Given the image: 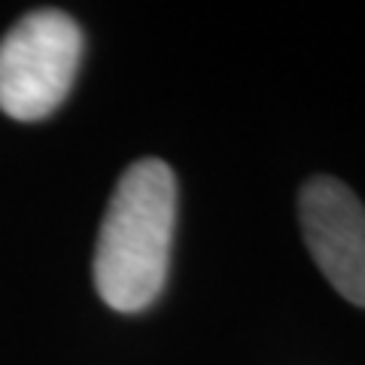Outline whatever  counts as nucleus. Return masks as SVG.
Wrapping results in <instances>:
<instances>
[{"label": "nucleus", "mask_w": 365, "mask_h": 365, "mask_svg": "<svg viewBox=\"0 0 365 365\" xmlns=\"http://www.w3.org/2000/svg\"><path fill=\"white\" fill-rule=\"evenodd\" d=\"M177 222V180L162 158H140L107 204L95 250V287L113 311L150 307L165 289Z\"/></svg>", "instance_id": "obj_1"}, {"label": "nucleus", "mask_w": 365, "mask_h": 365, "mask_svg": "<svg viewBox=\"0 0 365 365\" xmlns=\"http://www.w3.org/2000/svg\"><path fill=\"white\" fill-rule=\"evenodd\" d=\"M83 58V31L61 9H37L0 40V110L37 122L61 107Z\"/></svg>", "instance_id": "obj_2"}, {"label": "nucleus", "mask_w": 365, "mask_h": 365, "mask_svg": "<svg viewBox=\"0 0 365 365\" xmlns=\"http://www.w3.org/2000/svg\"><path fill=\"white\" fill-rule=\"evenodd\" d=\"M304 244L326 280L365 307V207L335 177H311L299 195Z\"/></svg>", "instance_id": "obj_3"}]
</instances>
